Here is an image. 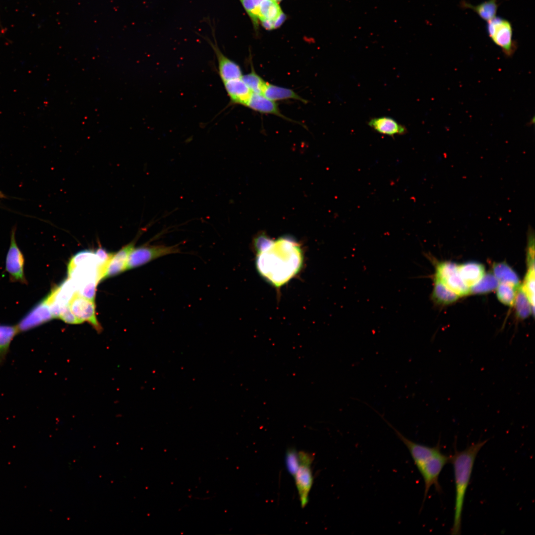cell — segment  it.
<instances>
[{
    "mask_svg": "<svg viewBox=\"0 0 535 535\" xmlns=\"http://www.w3.org/2000/svg\"><path fill=\"white\" fill-rule=\"evenodd\" d=\"M256 265L259 273L275 287H280L295 276L303 263L301 245L293 238L271 239L259 236L254 242Z\"/></svg>",
    "mask_w": 535,
    "mask_h": 535,
    "instance_id": "6da1fadb",
    "label": "cell"
},
{
    "mask_svg": "<svg viewBox=\"0 0 535 535\" xmlns=\"http://www.w3.org/2000/svg\"><path fill=\"white\" fill-rule=\"evenodd\" d=\"M388 426L408 449L423 478L425 490L422 508L431 486H434L437 492L441 491L439 477L445 465L450 462V457L441 452L439 443L431 447L416 442L405 436L391 424Z\"/></svg>",
    "mask_w": 535,
    "mask_h": 535,
    "instance_id": "7a4b0ae2",
    "label": "cell"
},
{
    "mask_svg": "<svg viewBox=\"0 0 535 535\" xmlns=\"http://www.w3.org/2000/svg\"><path fill=\"white\" fill-rule=\"evenodd\" d=\"M479 440L471 444L462 451L456 447L450 455V462L453 465L455 488V498L453 523L450 534H461L462 517L466 493L471 480L476 458L478 453L487 442Z\"/></svg>",
    "mask_w": 535,
    "mask_h": 535,
    "instance_id": "3957f363",
    "label": "cell"
},
{
    "mask_svg": "<svg viewBox=\"0 0 535 535\" xmlns=\"http://www.w3.org/2000/svg\"><path fill=\"white\" fill-rule=\"evenodd\" d=\"M486 29L488 36L505 55L511 56L514 54L517 44L513 39V28L509 20L495 16L487 22Z\"/></svg>",
    "mask_w": 535,
    "mask_h": 535,
    "instance_id": "277c9868",
    "label": "cell"
},
{
    "mask_svg": "<svg viewBox=\"0 0 535 535\" xmlns=\"http://www.w3.org/2000/svg\"><path fill=\"white\" fill-rule=\"evenodd\" d=\"M179 253L180 249L178 245L167 246L146 244L134 247L129 256L127 269L136 268L160 257Z\"/></svg>",
    "mask_w": 535,
    "mask_h": 535,
    "instance_id": "5b68a950",
    "label": "cell"
},
{
    "mask_svg": "<svg viewBox=\"0 0 535 535\" xmlns=\"http://www.w3.org/2000/svg\"><path fill=\"white\" fill-rule=\"evenodd\" d=\"M298 454L299 466L294 478L301 507L304 508L308 503L309 494L313 482L311 464L314 455L305 451L299 452Z\"/></svg>",
    "mask_w": 535,
    "mask_h": 535,
    "instance_id": "8992f818",
    "label": "cell"
},
{
    "mask_svg": "<svg viewBox=\"0 0 535 535\" xmlns=\"http://www.w3.org/2000/svg\"><path fill=\"white\" fill-rule=\"evenodd\" d=\"M15 228L12 229L10 244L5 260V270L12 281L27 284L24 271V258L15 239Z\"/></svg>",
    "mask_w": 535,
    "mask_h": 535,
    "instance_id": "52a82bcc",
    "label": "cell"
},
{
    "mask_svg": "<svg viewBox=\"0 0 535 535\" xmlns=\"http://www.w3.org/2000/svg\"><path fill=\"white\" fill-rule=\"evenodd\" d=\"M214 42L204 37L213 49L217 61L218 73L222 83L233 79L241 78L242 71L240 65L234 61L227 57L220 50L217 45L214 35V28L211 26Z\"/></svg>",
    "mask_w": 535,
    "mask_h": 535,
    "instance_id": "ba28073f",
    "label": "cell"
},
{
    "mask_svg": "<svg viewBox=\"0 0 535 535\" xmlns=\"http://www.w3.org/2000/svg\"><path fill=\"white\" fill-rule=\"evenodd\" d=\"M68 305L71 312L81 323L87 321L97 331L102 330V327L96 318L94 301L86 298L76 292Z\"/></svg>",
    "mask_w": 535,
    "mask_h": 535,
    "instance_id": "9c48e42d",
    "label": "cell"
},
{
    "mask_svg": "<svg viewBox=\"0 0 535 535\" xmlns=\"http://www.w3.org/2000/svg\"><path fill=\"white\" fill-rule=\"evenodd\" d=\"M53 319L49 305L45 298L36 305L19 322V331H25Z\"/></svg>",
    "mask_w": 535,
    "mask_h": 535,
    "instance_id": "30bf717a",
    "label": "cell"
},
{
    "mask_svg": "<svg viewBox=\"0 0 535 535\" xmlns=\"http://www.w3.org/2000/svg\"><path fill=\"white\" fill-rule=\"evenodd\" d=\"M368 125L376 132L391 137L404 135L407 132L405 126L388 116L372 118L369 121Z\"/></svg>",
    "mask_w": 535,
    "mask_h": 535,
    "instance_id": "8fae6325",
    "label": "cell"
},
{
    "mask_svg": "<svg viewBox=\"0 0 535 535\" xmlns=\"http://www.w3.org/2000/svg\"><path fill=\"white\" fill-rule=\"evenodd\" d=\"M230 103L245 106L252 92L241 78L223 83Z\"/></svg>",
    "mask_w": 535,
    "mask_h": 535,
    "instance_id": "7c38bea8",
    "label": "cell"
},
{
    "mask_svg": "<svg viewBox=\"0 0 535 535\" xmlns=\"http://www.w3.org/2000/svg\"><path fill=\"white\" fill-rule=\"evenodd\" d=\"M245 107L261 113L273 114L292 121L281 113L275 102L268 99L263 94L252 93Z\"/></svg>",
    "mask_w": 535,
    "mask_h": 535,
    "instance_id": "4fadbf2b",
    "label": "cell"
},
{
    "mask_svg": "<svg viewBox=\"0 0 535 535\" xmlns=\"http://www.w3.org/2000/svg\"><path fill=\"white\" fill-rule=\"evenodd\" d=\"M135 241H132L114 254L107 266L104 278L116 275L127 269L128 259L135 247Z\"/></svg>",
    "mask_w": 535,
    "mask_h": 535,
    "instance_id": "5bb4252c",
    "label": "cell"
},
{
    "mask_svg": "<svg viewBox=\"0 0 535 535\" xmlns=\"http://www.w3.org/2000/svg\"><path fill=\"white\" fill-rule=\"evenodd\" d=\"M458 272L463 281L470 288L483 276L485 269L481 263L470 262L458 265Z\"/></svg>",
    "mask_w": 535,
    "mask_h": 535,
    "instance_id": "9a60e30c",
    "label": "cell"
},
{
    "mask_svg": "<svg viewBox=\"0 0 535 535\" xmlns=\"http://www.w3.org/2000/svg\"><path fill=\"white\" fill-rule=\"evenodd\" d=\"M262 94L274 102L293 99L307 103V101L293 90L266 82Z\"/></svg>",
    "mask_w": 535,
    "mask_h": 535,
    "instance_id": "2e32d148",
    "label": "cell"
},
{
    "mask_svg": "<svg viewBox=\"0 0 535 535\" xmlns=\"http://www.w3.org/2000/svg\"><path fill=\"white\" fill-rule=\"evenodd\" d=\"M460 5L461 8L473 10L481 19L486 22L496 16L499 6L497 0H487L476 5L462 0Z\"/></svg>",
    "mask_w": 535,
    "mask_h": 535,
    "instance_id": "e0dca14e",
    "label": "cell"
},
{
    "mask_svg": "<svg viewBox=\"0 0 535 535\" xmlns=\"http://www.w3.org/2000/svg\"><path fill=\"white\" fill-rule=\"evenodd\" d=\"M459 296L450 290L437 278H434V285L431 294L432 301L438 304L447 305L458 300Z\"/></svg>",
    "mask_w": 535,
    "mask_h": 535,
    "instance_id": "ac0fdd59",
    "label": "cell"
},
{
    "mask_svg": "<svg viewBox=\"0 0 535 535\" xmlns=\"http://www.w3.org/2000/svg\"><path fill=\"white\" fill-rule=\"evenodd\" d=\"M493 273L499 283H506L520 286V279L516 272L506 263H495L492 267Z\"/></svg>",
    "mask_w": 535,
    "mask_h": 535,
    "instance_id": "d6986e66",
    "label": "cell"
},
{
    "mask_svg": "<svg viewBox=\"0 0 535 535\" xmlns=\"http://www.w3.org/2000/svg\"><path fill=\"white\" fill-rule=\"evenodd\" d=\"M278 2L275 0H263L259 5V21H274L282 13Z\"/></svg>",
    "mask_w": 535,
    "mask_h": 535,
    "instance_id": "ffe728a7",
    "label": "cell"
},
{
    "mask_svg": "<svg viewBox=\"0 0 535 535\" xmlns=\"http://www.w3.org/2000/svg\"><path fill=\"white\" fill-rule=\"evenodd\" d=\"M514 304L516 314L520 319H525L531 313L534 314L535 307L532 306L521 286L517 289Z\"/></svg>",
    "mask_w": 535,
    "mask_h": 535,
    "instance_id": "44dd1931",
    "label": "cell"
},
{
    "mask_svg": "<svg viewBox=\"0 0 535 535\" xmlns=\"http://www.w3.org/2000/svg\"><path fill=\"white\" fill-rule=\"evenodd\" d=\"M499 282L492 273H484L476 284L470 287V293L475 294H485L496 289Z\"/></svg>",
    "mask_w": 535,
    "mask_h": 535,
    "instance_id": "7402d4cb",
    "label": "cell"
},
{
    "mask_svg": "<svg viewBox=\"0 0 535 535\" xmlns=\"http://www.w3.org/2000/svg\"><path fill=\"white\" fill-rule=\"evenodd\" d=\"M439 280L459 297L465 296L470 293V287L463 281L458 271L450 274L442 279Z\"/></svg>",
    "mask_w": 535,
    "mask_h": 535,
    "instance_id": "603a6c76",
    "label": "cell"
},
{
    "mask_svg": "<svg viewBox=\"0 0 535 535\" xmlns=\"http://www.w3.org/2000/svg\"><path fill=\"white\" fill-rule=\"evenodd\" d=\"M519 287L509 283H500L496 288L497 298L503 304L513 306Z\"/></svg>",
    "mask_w": 535,
    "mask_h": 535,
    "instance_id": "cb8c5ba5",
    "label": "cell"
},
{
    "mask_svg": "<svg viewBox=\"0 0 535 535\" xmlns=\"http://www.w3.org/2000/svg\"><path fill=\"white\" fill-rule=\"evenodd\" d=\"M95 254L97 261L98 280L99 282L104 279L107 266L114 254L107 252L102 247L98 248Z\"/></svg>",
    "mask_w": 535,
    "mask_h": 535,
    "instance_id": "d4e9b609",
    "label": "cell"
},
{
    "mask_svg": "<svg viewBox=\"0 0 535 535\" xmlns=\"http://www.w3.org/2000/svg\"><path fill=\"white\" fill-rule=\"evenodd\" d=\"M241 79L253 93L262 94L266 82L252 67L250 72L243 75Z\"/></svg>",
    "mask_w": 535,
    "mask_h": 535,
    "instance_id": "484cf974",
    "label": "cell"
},
{
    "mask_svg": "<svg viewBox=\"0 0 535 535\" xmlns=\"http://www.w3.org/2000/svg\"><path fill=\"white\" fill-rule=\"evenodd\" d=\"M19 332L17 326L0 325V354L7 351L12 339Z\"/></svg>",
    "mask_w": 535,
    "mask_h": 535,
    "instance_id": "4316f807",
    "label": "cell"
},
{
    "mask_svg": "<svg viewBox=\"0 0 535 535\" xmlns=\"http://www.w3.org/2000/svg\"><path fill=\"white\" fill-rule=\"evenodd\" d=\"M89 263L97 264L95 252L89 250H83L76 253L71 258L67 265V270Z\"/></svg>",
    "mask_w": 535,
    "mask_h": 535,
    "instance_id": "83f0119b",
    "label": "cell"
},
{
    "mask_svg": "<svg viewBox=\"0 0 535 535\" xmlns=\"http://www.w3.org/2000/svg\"><path fill=\"white\" fill-rule=\"evenodd\" d=\"M531 305L535 307V267H529L522 286Z\"/></svg>",
    "mask_w": 535,
    "mask_h": 535,
    "instance_id": "f1b7e54d",
    "label": "cell"
},
{
    "mask_svg": "<svg viewBox=\"0 0 535 535\" xmlns=\"http://www.w3.org/2000/svg\"><path fill=\"white\" fill-rule=\"evenodd\" d=\"M256 28L259 23L258 12L263 0H239Z\"/></svg>",
    "mask_w": 535,
    "mask_h": 535,
    "instance_id": "f546056e",
    "label": "cell"
},
{
    "mask_svg": "<svg viewBox=\"0 0 535 535\" xmlns=\"http://www.w3.org/2000/svg\"><path fill=\"white\" fill-rule=\"evenodd\" d=\"M285 463L288 471L294 477L299 466V454L294 448L287 449L285 456Z\"/></svg>",
    "mask_w": 535,
    "mask_h": 535,
    "instance_id": "4dcf8cb0",
    "label": "cell"
},
{
    "mask_svg": "<svg viewBox=\"0 0 535 535\" xmlns=\"http://www.w3.org/2000/svg\"><path fill=\"white\" fill-rule=\"evenodd\" d=\"M98 284V282L97 281H92L86 283L79 287L77 290V292L86 298L94 301L96 287Z\"/></svg>",
    "mask_w": 535,
    "mask_h": 535,
    "instance_id": "1f68e13d",
    "label": "cell"
},
{
    "mask_svg": "<svg viewBox=\"0 0 535 535\" xmlns=\"http://www.w3.org/2000/svg\"><path fill=\"white\" fill-rule=\"evenodd\" d=\"M59 319L70 324L81 323V322L71 312L68 304L61 307Z\"/></svg>",
    "mask_w": 535,
    "mask_h": 535,
    "instance_id": "d6a6232c",
    "label": "cell"
},
{
    "mask_svg": "<svg viewBox=\"0 0 535 535\" xmlns=\"http://www.w3.org/2000/svg\"><path fill=\"white\" fill-rule=\"evenodd\" d=\"M3 197H4V195H3V193H1V192L0 191V198H3Z\"/></svg>",
    "mask_w": 535,
    "mask_h": 535,
    "instance_id": "836d02e7",
    "label": "cell"
},
{
    "mask_svg": "<svg viewBox=\"0 0 535 535\" xmlns=\"http://www.w3.org/2000/svg\"><path fill=\"white\" fill-rule=\"evenodd\" d=\"M275 0L278 2L282 0Z\"/></svg>",
    "mask_w": 535,
    "mask_h": 535,
    "instance_id": "e575fe53",
    "label": "cell"
}]
</instances>
